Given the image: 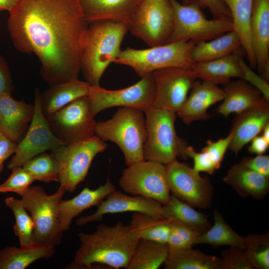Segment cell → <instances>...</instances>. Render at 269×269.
<instances>
[{
	"label": "cell",
	"mask_w": 269,
	"mask_h": 269,
	"mask_svg": "<svg viewBox=\"0 0 269 269\" xmlns=\"http://www.w3.org/2000/svg\"><path fill=\"white\" fill-rule=\"evenodd\" d=\"M8 13L14 46L36 55L46 83L51 86L78 78L88 25L80 0H20Z\"/></svg>",
	"instance_id": "obj_1"
},
{
	"label": "cell",
	"mask_w": 269,
	"mask_h": 269,
	"mask_svg": "<svg viewBox=\"0 0 269 269\" xmlns=\"http://www.w3.org/2000/svg\"><path fill=\"white\" fill-rule=\"evenodd\" d=\"M78 236L80 244L68 269H91L97 264L126 269L139 240L129 225L121 221L100 224L94 232Z\"/></svg>",
	"instance_id": "obj_2"
},
{
	"label": "cell",
	"mask_w": 269,
	"mask_h": 269,
	"mask_svg": "<svg viewBox=\"0 0 269 269\" xmlns=\"http://www.w3.org/2000/svg\"><path fill=\"white\" fill-rule=\"evenodd\" d=\"M128 31V24L122 22L98 20L88 24L80 56V71L86 81L99 85L106 69L120 55Z\"/></svg>",
	"instance_id": "obj_3"
},
{
	"label": "cell",
	"mask_w": 269,
	"mask_h": 269,
	"mask_svg": "<svg viewBox=\"0 0 269 269\" xmlns=\"http://www.w3.org/2000/svg\"><path fill=\"white\" fill-rule=\"evenodd\" d=\"M95 135L104 141L115 143L123 152L127 166L144 160L146 130L142 111L120 107L111 119L96 123Z\"/></svg>",
	"instance_id": "obj_4"
},
{
	"label": "cell",
	"mask_w": 269,
	"mask_h": 269,
	"mask_svg": "<svg viewBox=\"0 0 269 269\" xmlns=\"http://www.w3.org/2000/svg\"><path fill=\"white\" fill-rule=\"evenodd\" d=\"M144 113L146 130L144 159L166 165L177 157L187 158V142L177 135L175 129L176 113L153 107Z\"/></svg>",
	"instance_id": "obj_5"
},
{
	"label": "cell",
	"mask_w": 269,
	"mask_h": 269,
	"mask_svg": "<svg viewBox=\"0 0 269 269\" xmlns=\"http://www.w3.org/2000/svg\"><path fill=\"white\" fill-rule=\"evenodd\" d=\"M195 43L178 41L142 49L128 47L121 51L114 63L131 67L141 77L167 68L192 69L195 63L191 54Z\"/></svg>",
	"instance_id": "obj_6"
},
{
	"label": "cell",
	"mask_w": 269,
	"mask_h": 269,
	"mask_svg": "<svg viewBox=\"0 0 269 269\" xmlns=\"http://www.w3.org/2000/svg\"><path fill=\"white\" fill-rule=\"evenodd\" d=\"M65 192L60 185L51 195H48L42 187L30 186L20 195L33 222V244L55 247L61 243L63 232L60 227L58 209Z\"/></svg>",
	"instance_id": "obj_7"
},
{
	"label": "cell",
	"mask_w": 269,
	"mask_h": 269,
	"mask_svg": "<svg viewBox=\"0 0 269 269\" xmlns=\"http://www.w3.org/2000/svg\"><path fill=\"white\" fill-rule=\"evenodd\" d=\"M174 15L173 30L168 43L191 41L197 43L233 30L230 17L208 19L196 3L183 4L170 0Z\"/></svg>",
	"instance_id": "obj_8"
},
{
	"label": "cell",
	"mask_w": 269,
	"mask_h": 269,
	"mask_svg": "<svg viewBox=\"0 0 269 269\" xmlns=\"http://www.w3.org/2000/svg\"><path fill=\"white\" fill-rule=\"evenodd\" d=\"M174 24L170 0H142L128 25L132 34L152 47L168 43Z\"/></svg>",
	"instance_id": "obj_9"
},
{
	"label": "cell",
	"mask_w": 269,
	"mask_h": 269,
	"mask_svg": "<svg viewBox=\"0 0 269 269\" xmlns=\"http://www.w3.org/2000/svg\"><path fill=\"white\" fill-rule=\"evenodd\" d=\"M107 147L105 141L95 135L52 150L60 166V185L66 192H73L84 180L95 157Z\"/></svg>",
	"instance_id": "obj_10"
},
{
	"label": "cell",
	"mask_w": 269,
	"mask_h": 269,
	"mask_svg": "<svg viewBox=\"0 0 269 269\" xmlns=\"http://www.w3.org/2000/svg\"><path fill=\"white\" fill-rule=\"evenodd\" d=\"M119 184L127 194L167 203L171 195L168 185L166 166L161 163L143 160L124 169Z\"/></svg>",
	"instance_id": "obj_11"
},
{
	"label": "cell",
	"mask_w": 269,
	"mask_h": 269,
	"mask_svg": "<svg viewBox=\"0 0 269 269\" xmlns=\"http://www.w3.org/2000/svg\"><path fill=\"white\" fill-rule=\"evenodd\" d=\"M155 93L152 73L141 77L133 85L121 89L108 90L100 85H91L88 96L95 116L105 109L116 107L133 108L144 112L152 107Z\"/></svg>",
	"instance_id": "obj_12"
},
{
	"label": "cell",
	"mask_w": 269,
	"mask_h": 269,
	"mask_svg": "<svg viewBox=\"0 0 269 269\" xmlns=\"http://www.w3.org/2000/svg\"><path fill=\"white\" fill-rule=\"evenodd\" d=\"M88 96L79 97L46 118L54 134L66 144L95 135L96 123Z\"/></svg>",
	"instance_id": "obj_13"
},
{
	"label": "cell",
	"mask_w": 269,
	"mask_h": 269,
	"mask_svg": "<svg viewBox=\"0 0 269 269\" xmlns=\"http://www.w3.org/2000/svg\"><path fill=\"white\" fill-rule=\"evenodd\" d=\"M172 195L192 207L207 209L212 203L213 186L207 176L175 159L165 165Z\"/></svg>",
	"instance_id": "obj_14"
},
{
	"label": "cell",
	"mask_w": 269,
	"mask_h": 269,
	"mask_svg": "<svg viewBox=\"0 0 269 269\" xmlns=\"http://www.w3.org/2000/svg\"><path fill=\"white\" fill-rule=\"evenodd\" d=\"M34 114L29 128L21 140L17 144L13 156L7 164L9 169L22 166L35 156L47 150H53L66 144L58 138L50 128L41 109V93L35 91Z\"/></svg>",
	"instance_id": "obj_15"
},
{
	"label": "cell",
	"mask_w": 269,
	"mask_h": 269,
	"mask_svg": "<svg viewBox=\"0 0 269 269\" xmlns=\"http://www.w3.org/2000/svg\"><path fill=\"white\" fill-rule=\"evenodd\" d=\"M152 73L155 86L152 107L177 113L196 81L194 71L192 69L170 67Z\"/></svg>",
	"instance_id": "obj_16"
},
{
	"label": "cell",
	"mask_w": 269,
	"mask_h": 269,
	"mask_svg": "<svg viewBox=\"0 0 269 269\" xmlns=\"http://www.w3.org/2000/svg\"><path fill=\"white\" fill-rule=\"evenodd\" d=\"M140 212L163 218L162 204L159 202L138 195H128L116 190L110 193L98 205L96 211L89 215L80 217L76 220L78 226L102 220L108 214Z\"/></svg>",
	"instance_id": "obj_17"
},
{
	"label": "cell",
	"mask_w": 269,
	"mask_h": 269,
	"mask_svg": "<svg viewBox=\"0 0 269 269\" xmlns=\"http://www.w3.org/2000/svg\"><path fill=\"white\" fill-rule=\"evenodd\" d=\"M250 40L259 75L269 82V0H254Z\"/></svg>",
	"instance_id": "obj_18"
},
{
	"label": "cell",
	"mask_w": 269,
	"mask_h": 269,
	"mask_svg": "<svg viewBox=\"0 0 269 269\" xmlns=\"http://www.w3.org/2000/svg\"><path fill=\"white\" fill-rule=\"evenodd\" d=\"M269 123V100L236 114L230 131L233 136L229 149L236 155Z\"/></svg>",
	"instance_id": "obj_19"
},
{
	"label": "cell",
	"mask_w": 269,
	"mask_h": 269,
	"mask_svg": "<svg viewBox=\"0 0 269 269\" xmlns=\"http://www.w3.org/2000/svg\"><path fill=\"white\" fill-rule=\"evenodd\" d=\"M190 91L183 105L176 113L186 125L210 119L211 116L207 112L208 109L225 97L223 89L205 80L196 81Z\"/></svg>",
	"instance_id": "obj_20"
},
{
	"label": "cell",
	"mask_w": 269,
	"mask_h": 269,
	"mask_svg": "<svg viewBox=\"0 0 269 269\" xmlns=\"http://www.w3.org/2000/svg\"><path fill=\"white\" fill-rule=\"evenodd\" d=\"M34 114V105L17 101L11 95H0V132L18 143L25 134Z\"/></svg>",
	"instance_id": "obj_21"
},
{
	"label": "cell",
	"mask_w": 269,
	"mask_h": 269,
	"mask_svg": "<svg viewBox=\"0 0 269 269\" xmlns=\"http://www.w3.org/2000/svg\"><path fill=\"white\" fill-rule=\"evenodd\" d=\"M116 187L108 177L104 184L95 189L85 187L73 198L61 201L59 204L58 214L60 227L64 232L67 231L73 219L78 216L83 211L94 206H97Z\"/></svg>",
	"instance_id": "obj_22"
},
{
	"label": "cell",
	"mask_w": 269,
	"mask_h": 269,
	"mask_svg": "<svg viewBox=\"0 0 269 269\" xmlns=\"http://www.w3.org/2000/svg\"><path fill=\"white\" fill-rule=\"evenodd\" d=\"M246 63L237 53L207 61L195 63L192 69L197 78L224 85L233 78L243 80Z\"/></svg>",
	"instance_id": "obj_23"
},
{
	"label": "cell",
	"mask_w": 269,
	"mask_h": 269,
	"mask_svg": "<svg viewBox=\"0 0 269 269\" xmlns=\"http://www.w3.org/2000/svg\"><path fill=\"white\" fill-rule=\"evenodd\" d=\"M84 18L89 24L112 20L128 24L142 0H80Z\"/></svg>",
	"instance_id": "obj_24"
},
{
	"label": "cell",
	"mask_w": 269,
	"mask_h": 269,
	"mask_svg": "<svg viewBox=\"0 0 269 269\" xmlns=\"http://www.w3.org/2000/svg\"><path fill=\"white\" fill-rule=\"evenodd\" d=\"M223 90L225 97L216 109V114L225 118L252 107L265 98L259 89L242 79L231 80L224 85Z\"/></svg>",
	"instance_id": "obj_25"
},
{
	"label": "cell",
	"mask_w": 269,
	"mask_h": 269,
	"mask_svg": "<svg viewBox=\"0 0 269 269\" xmlns=\"http://www.w3.org/2000/svg\"><path fill=\"white\" fill-rule=\"evenodd\" d=\"M223 180L244 197L261 199L269 191V177L249 169L240 162L230 167Z\"/></svg>",
	"instance_id": "obj_26"
},
{
	"label": "cell",
	"mask_w": 269,
	"mask_h": 269,
	"mask_svg": "<svg viewBox=\"0 0 269 269\" xmlns=\"http://www.w3.org/2000/svg\"><path fill=\"white\" fill-rule=\"evenodd\" d=\"M91 84L79 79L51 86L41 94L42 111L47 118L74 100L88 96Z\"/></svg>",
	"instance_id": "obj_27"
},
{
	"label": "cell",
	"mask_w": 269,
	"mask_h": 269,
	"mask_svg": "<svg viewBox=\"0 0 269 269\" xmlns=\"http://www.w3.org/2000/svg\"><path fill=\"white\" fill-rule=\"evenodd\" d=\"M55 253V247L44 245L6 246L0 250V269H24L37 260L51 259Z\"/></svg>",
	"instance_id": "obj_28"
},
{
	"label": "cell",
	"mask_w": 269,
	"mask_h": 269,
	"mask_svg": "<svg viewBox=\"0 0 269 269\" xmlns=\"http://www.w3.org/2000/svg\"><path fill=\"white\" fill-rule=\"evenodd\" d=\"M242 46L241 41L234 30L215 38L196 43L191 51L194 63L210 61L231 54Z\"/></svg>",
	"instance_id": "obj_29"
},
{
	"label": "cell",
	"mask_w": 269,
	"mask_h": 269,
	"mask_svg": "<svg viewBox=\"0 0 269 269\" xmlns=\"http://www.w3.org/2000/svg\"><path fill=\"white\" fill-rule=\"evenodd\" d=\"M228 8L233 30L240 38L250 65L256 66L250 40V24L254 0H222Z\"/></svg>",
	"instance_id": "obj_30"
},
{
	"label": "cell",
	"mask_w": 269,
	"mask_h": 269,
	"mask_svg": "<svg viewBox=\"0 0 269 269\" xmlns=\"http://www.w3.org/2000/svg\"><path fill=\"white\" fill-rule=\"evenodd\" d=\"M213 215V225L197 236L194 246L208 244L214 247L229 246L244 249L245 237L237 233L229 225L219 211L215 210Z\"/></svg>",
	"instance_id": "obj_31"
},
{
	"label": "cell",
	"mask_w": 269,
	"mask_h": 269,
	"mask_svg": "<svg viewBox=\"0 0 269 269\" xmlns=\"http://www.w3.org/2000/svg\"><path fill=\"white\" fill-rule=\"evenodd\" d=\"M164 264L165 269H221L220 258L206 254L192 248H169Z\"/></svg>",
	"instance_id": "obj_32"
},
{
	"label": "cell",
	"mask_w": 269,
	"mask_h": 269,
	"mask_svg": "<svg viewBox=\"0 0 269 269\" xmlns=\"http://www.w3.org/2000/svg\"><path fill=\"white\" fill-rule=\"evenodd\" d=\"M162 216L177 221L200 234L211 226L206 215L172 195L168 202L162 205Z\"/></svg>",
	"instance_id": "obj_33"
},
{
	"label": "cell",
	"mask_w": 269,
	"mask_h": 269,
	"mask_svg": "<svg viewBox=\"0 0 269 269\" xmlns=\"http://www.w3.org/2000/svg\"><path fill=\"white\" fill-rule=\"evenodd\" d=\"M170 224V219L134 212L129 225L139 239L167 243Z\"/></svg>",
	"instance_id": "obj_34"
},
{
	"label": "cell",
	"mask_w": 269,
	"mask_h": 269,
	"mask_svg": "<svg viewBox=\"0 0 269 269\" xmlns=\"http://www.w3.org/2000/svg\"><path fill=\"white\" fill-rule=\"evenodd\" d=\"M169 247L167 243L139 239L126 269H157L164 264Z\"/></svg>",
	"instance_id": "obj_35"
},
{
	"label": "cell",
	"mask_w": 269,
	"mask_h": 269,
	"mask_svg": "<svg viewBox=\"0 0 269 269\" xmlns=\"http://www.w3.org/2000/svg\"><path fill=\"white\" fill-rule=\"evenodd\" d=\"M5 205L10 209L15 218L13 231L18 238L20 247L33 245L34 224L31 216L22 205L20 199L13 196L4 199Z\"/></svg>",
	"instance_id": "obj_36"
},
{
	"label": "cell",
	"mask_w": 269,
	"mask_h": 269,
	"mask_svg": "<svg viewBox=\"0 0 269 269\" xmlns=\"http://www.w3.org/2000/svg\"><path fill=\"white\" fill-rule=\"evenodd\" d=\"M22 166L35 180L46 183L59 182V164L51 154L42 152L28 160Z\"/></svg>",
	"instance_id": "obj_37"
},
{
	"label": "cell",
	"mask_w": 269,
	"mask_h": 269,
	"mask_svg": "<svg viewBox=\"0 0 269 269\" xmlns=\"http://www.w3.org/2000/svg\"><path fill=\"white\" fill-rule=\"evenodd\" d=\"M244 251L254 269H269V234H250L245 237Z\"/></svg>",
	"instance_id": "obj_38"
},
{
	"label": "cell",
	"mask_w": 269,
	"mask_h": 269,
	"mask_svg": "<svg viewBox=\"0 0 269 269\" xmlns=\"http://www.w3.org/2000/svg\"><path fill=\"white\" fill-rule=\"evenodd\" d=\"M199 234L177 221L171 220L167 244L169 248L172 249L191 248L194 246L195 239Z\"/></svg>",
	"instance_id": "obj_39"
},
{
	"label": "cell",
	"mask_w": 269,
	"mask_h": 269,
	"mask_svg": "<svg viewBox=\"0 0 269 269\" xmlns=\"http://www.w3.org/2000/svg\"><path fill=\"white\" fill-rule=\"evenodd\" d=\"M35 181L23 166L12 169L9 177L0 184V192H14L20 195Z\"/></svg>",
	"instance_id": "obj_40"
},
{
	"label": "cell",
	"mask_w": 269,
	"mask_h": 269,
	"mask_svg": "<svg viewBox=\"0 0 269 269\" xmlns=\"http://www.w3.org/2000/svg\"><path fill=\"white\" fill-rule=\"evenodd\" d=\"M230 247L221 252V269H254L243 249Z\"/></svg>",
	"instance_id": "obj_41"
},
{
	"label": "cell",
	"mask_w": 269,
	"mask_h": 269,
	"mask_svg": "<svg viewBox=\"0 0 269 269\" xmlns=\"http://www.w3.org/2000/svg\"><path fill=\"white\" fill-rule=\"evenodd\" d=\"M233 133L230 132L225 137L213 141L209 140L201 151L206 152L211 158L217 169L220 168L223 161L226 152L229 148L233 138Z\"/></svg>",
	"instance_id": "obj_42"
},
{
	"label": "cell",
	"mask_w": 269,
	"mask_h": 269,
	"mask_svg": "<svg viewBox=\"0 0 269 269\" xmlns=\"http://www.w3.org/2000/svg\"><path fill=\"white\" fill-rule=\"evenodd\" d=\"M186 154L193 159V168L199 173L204 172L211 175L217 170L209 155L204 151L197 152L192 146L188 145Z\"/></svg>",
	"instance_id": "obj_43"
},
{
	"label": "cell",
	"mask_w": 269,
	"mask_h": 269,
	"mask_svg": "<svg viewBox=\"0 0 269 269\" xmlns=\"http://www.w3.org/2000/svg\"><path fill=\"white\" fill-rule=\"evenodd\" d=\"M183 4L196 3L202 8H207L215 18L230 17L229 10L222 0H182Z\"/></svg>",
	"instance_id": "obj_44"
},
{
	"label": "cell",
	"mask_w": 269,
	"mask_h": 269,
	"mask_svg": "<svg viewBox=\"0 0 269 269\" xmlns=\"http://www.w3.org/2000/svg\"><path fill=\"white\" fill-rule=\"evenodd\" d=\"M249 169L269 177V155L259 154L255 157H246L240 162Z\"/></svg>",
	"instance_id": "obj_45"
},
{
	"label": "cell",
	"mask_w": 269,
	"mask_h": 269,
	"mask_svg": "<svg viewBox=\"0 0 269 269\" xmlns=\"http://www.w3.org/2000/svg\"><path fill=\"white\" fill-rule=\"evenodd\" d=\"M14 88L8 65L0 55V95H11Z\"/></svg>",
	"instance_id": "obj_46"
},
{
	"label": "cell",
	"mask_w": 269,
	"mask_h": 269,
	"mask_svg": "<svg viewBox=\"0 0 269 269\" xmlns=\"http://www.w3.org/2000/svg\"><path fill=\"white\" fill-rule=\"evenodd\" d=\"M17 143L13 142L0 132V173L4 167V161L14 154Z\"/></svg>",
	"instance_id": "obj_47"
},
{
	"label": "cell",
	"mask_w": 269,
	"mask_h": 269,
	"mask_svg": "<svg viewBox=\"0 0 269 269\" xmlns=\"http://www.w3.org/2000/svg\"><path fill=\"white\" fill-rule=\"evenodd\" d=\"M248 151L257 155L263 154L269 147V142H267L262 135H257L251 140Z\"/></svg>",
	"instance_id": "obj_48"
},
{
	"label": "cell",
	"mask_w": 269,
	"mask_h": 269,
	"mask_svg": "<svg viewBox=\"0 0 269 269\" xmlns=\"http://www.w3.org/2000/svg\"><path fill=\"white\" fill-rule=\"evenodd\" d=\"M20 0H0V12L3 11L10 12Z\"/></svg>",
	"instance_id": "obj_49"
},
{
	"label": "cell",
	"mask_w": 269,
	"mask_h": 269,
	"mask_svg": "<svg viewBox=\"0 0 269 269\" xmlns=\"http://www.w3.org/2000/svg\"><path fill=\"white\" fill-rule=\"evenodd\" d=\"M262 136L268 142H269V123L267 124L263 129Z\"/></svg>",
	"instance_id": "obj_50"
}]
</instances>
